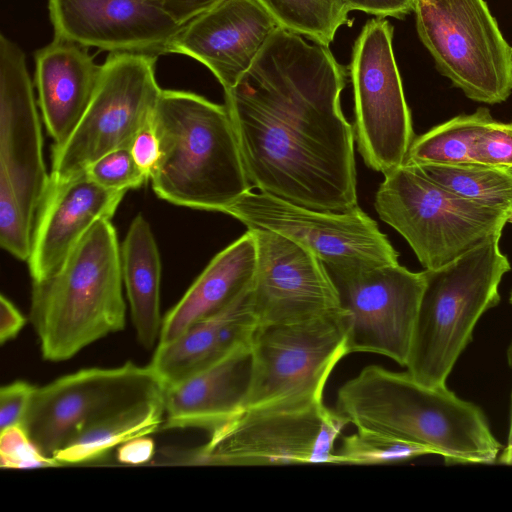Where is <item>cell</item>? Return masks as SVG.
<instances>
[{
    "label": "cell",
    "mask_w": 512,
    "mask_h": 512,
    "mask_svg": "<svg viewBox=\"0 0 512 512\" xmlns=\"http://www.w3.org/2000/svg\"><path fill=\"white\" fill-rule=\"evenodd\" d=\"M346 68L328 46L279 27L224 91L251 188L319 211L358 206Z\"/></svg>",
    "instance_id": "obj_1"
},
{
    "label": "cell",
    "mask_w": 512,
    "mask_h": 512,
    "mask_svg": "<svg viewBox=\"0 0 512 512\" xmlns=\"http://www.w3.org/2000/svg\"><path fill=\"white\" fill-rule=\"evenodd\" d=\"M336 410L356 428L424 445L450 463H494L501 449L478 406L407 371L364 367L339 388Z\"/></svg>",
    "instance_id": "obj_2"
},
{
    "label": "cell",
    "mask_w": 512,
    "mask_h": 512,
    "mask_svg": "<svg viewBox=\"0 0 512 512\" xmlns=\"http://www.w3.org/2000/svg\"><path fill=\"white\" fill-rule=\"evenodd\" d=\"M152 126L160 158L150 180L161 199L222 212L252 189L225 104L193 92L162 89Z\"/></svg>",
    "instance_id": "obj_3"
},
{
    "label": "cell",
    "mask_w": 512,
    "mask_h": 512,
    "mask_svg": "<svg viewBox=\"0 0 512 512\" xmlns=\"http://www.w3.org/2000/svg\"><path fill=\"white\" fill-rule=\"evenodd\" d=\"M121 247L99 219L50 277L32 282L29 320L42 358L66 361L126 323Z\"/></svg>",
    "instance_id": "obj_4"
},
{
    "label": "cell",
    "mask_w": 512,
    "mask_h": 512,
    "mask_svg": "<svg viewBox=\"0 0 512 512\" xmlns=\"http://www.w3.org/2000/svg\"><path fill=\"white\" fill-rule=\"evenodd\" d=\"M500 237L494 235L454 261L423 271L425 285L405 366L418 382L445 386L477 321L498 305L499 284L511 269Z\"/></svg>",
    "instance_id": "obj_5"
},
{
    "label": "cell",
    "mask_w": 512,
    "mask_h": 512,
    "mask_svg": "<svg viewBox=\"0 0 512 512\" xmlns=\"http://www.w3.org/2000/svg\"><path fill=\"white\" fill-rule=\"evenodd\" d=\"M383 222L425 269L444 266L502 230L510 215L461 198L403 163L384 175L374 201Z\"/></svg>",
    "instance_id": "obj_6"
},
{
    "label": "cell",
    "mask_w": 512,
    "mask_h": 512,
    "mask_svg": "<svg viewBox=\"0 0 512 512\" xmlns=\"http://www.w3.org/2000/svg\"><path fill=\"white\" fill-rule=\"evenodd\" d=\"M250 349L251 378L243 409L323 404L331 372L348 355L345 312L259 325Z\"/></svg>",
    "instance_id": "obj_7"
},
{
    "label": "cell",
    "mask_w": 512,
    "mask_h": 512,
    "mask_svg": "<svg viewBox=\"0 0 512 512\" xmlns=\"http://www.w3.org/2000/svg\"><path fill=\"white\" fill-rule=\"evenodd\" d=\"M418 35L438 70L477 102L512 92V46L484 0H415Z\"/></svg>",
    "instance_id": "obj_8"
},
{
    "label": "cell",
    "mask_w": 512,
    "mask_h": 512,
    "mask_svg": "<svg viewBox=\"0 0 512 512\" xmlns=\"http://www.w3.org/2000/svg\"><path fill=\"white\" fill-rule=\"evenodd\" d=\"M349 420L324 403L243 409L210 432L188 462L217 466L331 464Z\"/></svg>",
    "instance_id": "obj_9"
},
{
    "label": "cell",
    "mask_w": 512,
    "mask_h": 512,
    "mask_svg": "<svg viewBox=\"0 0 512 512\" xmlns=\"http://www.w3.org/2000/svg\"><path fill=\"white\" fill-rule=\"evenodd\" d=\"M156 60L141 53L108 55L85 114L67 142L52 151L49 182L71 179L106 153L130 148L138 132L151 123L162 91L155 77Z\"/></svg>",
    "instance_id": "obj_10"
},
{
    "label": "cell",
    "mask_w": 512,
    "mask_h": 512,
    "mask_svg": "<svg viewBox=\"0 0 512 512\" xmlns=\"http://www.w3.org/2000/svg\"><path fill=\"white\" fill-rule=\"evenodd\" d=\"M392 37L389 21L370 19L354 43L350 64L357 150L383 175L405 162L415 138Z\"/></svg>",
    "instance_id": "obj_11"
},
{
    "label": "cell",
    "mask_w": 512,
    "mask_h": 512,
    "mask_svg": "<svg viewBox=\"0 0 512 512\" xmlns=\"http://www.w3.org/2000/svg\"><path fill=\"white\" fill-rule=\"evenodd\" d=\"M164 392L149 365L126 362L113 368L81 369L36 386L21 426L37 448L53 458L89 423Z\"/></svg>",
    "instance_id": "obj_12"
},
{
    "label": "cell",
    "mask_w": 512,
    "mask_h": 512,
    "mask_svg": "<svg viewBox=\"0 0 512 512\" xmlns=\"http://www.w3.org/2000/svg\"><path fill=\"white\" fill-rule=\"evenodd\" d=\"M222 213L248 229L269 230L292 240L326 268L398 263L386 235L359 206L344 212L319 211L251 189Z\"/></svg>",
    "instance_id": "obj_13"
},
{
    "label": "cell",
    "mask_w": 512,
    "mask_h": 512,
    "mask_svg": "<svg viewBox=\"0 0 512 512\" xmlns=\"http://www.w3.org/2000/svg\"><path fill=\"white\" fill-rule=\"evenodd\" d=\"M347 323L348 354L373 353L406 366L425 280L399 263L326 268Z\"/></svg>",
    "instance_id": "obj_14"
},
{
    "label": "cell",
    "mask_w": 512,
    "mask_h": 512,
    "mask_svg": "<svg viewBox=\"0 0 512 512\" xmlns=\"http://www.w3.org/2000/svg\"><path fill=\"white\" fill-rule=\"evenodd\" d=\"M248 230L257 245L249 297L258 326L299 322L342 310L335 284L319 258L278 233Z\"/></svg>",
    "instance_id": "obj_15"
},
{
    "label": "cell",
    "mask_w": 512,
    "mask_h": 512,
    "mask_svg": "<svg viewBox=\"0 0 512 512\" xmlns=\"http://www.w3.org/2000/svg\"><path fill=\"white\" fill-rule=\"evenodd\" d=\"M0 173L12 183L34 229L50 180L43 160L40 118L23 50L0 35Z\"/></svg>",
    "instance_id": "obj_16"
},
{
    "label": "cell",
    "mask_w": 512,
    "mask_h": 512,
    "mask_svg": "<svg viewBox=\"0 0 512 512\" xmlns=\"http://www.w3.org/2000/svg\"><path fill=\"white\" fill-rule=\"evenodd\" d=\"M54 38L110 53L159 56L183 25L155 0H48Z\"/></svg>",
    "instance_id": "obj_17"
},
{
    "label": "cell",
    "mask_w": 512,
    "mask_h": 512,
    "mask_svg": "<svg viewBox=\"0 0 512 512\" xmlns=\"http://www.w3.org/2000/svg\"><path fill=\"white\" fill-rule=\"evenodd\" d=\"M279 27L256 0H222L184 24L169 53L202 63L225 91L251 67Z\"/></svg>",
    "instance_id": "obj_18"
},
{
    "label": "cell",
    "mask_w": 512,
    "mask_h": 512,
    "mask_svg": "<svg viewBox=\"0 0 512 512\" xmlns=\"http://www.w3.org/2000/svg\"><path fill=\"white\" fill-rule=\"evenodd\" d=\"M126 192L108 190L86 171L49 182L38 211L28 260L32 282L53 275L99 219H111Z\"/></svg>",
    "instance_id": "obj_19"
},
{
    "label": "cell",
    "mask_w": 512,
    "mask_h": 512,
    "mask_svg": "<svg viewBox=\"0 0 512 512\" xmlns=\"http://www.w3.org/2000/svg\"><path fill=\"white\" fill-rule=\"evenodd\" d=\"M251 368L248 344L165 388L161 429L200 428L212 432L234 418L244 408Z\"/></svg>",
    "instance_id": "obj_20"
},
{
    "label": "cell",
    "mask_w": 512,
    "mask_h": 512,
    "mask_svg": "<svg viewBox=\"0 0 512 512\" xmlns=\"http://www.w3.org/2000/svg\"><path fill=\"white\" fill-rule=\"evenodd\" d=\"M101 65L87 47L54 38L35 53V86L45 126L60 149L76 129L95 93Z\"/></svg>",
    "instance_id": "obj_21"
},
{
    "label": "cell",
    "mask_w": 512,
    "mask_h": 512,
    "mask_svg": "<svg viewBox=\"0 0 512 512\" xmlns=\"http://www.w3.org/2000/svg\"><path fill=\"white\" fill-rule=\"evenodd\" d=\"M249 289L225 308L192 324L174 340L157 344L148 365L165 388L250 343L255 323L246 306Z\"/></svg>",
    "instance_id": "obj_22"
},
{
    "label": "cell",
    "mask_w": 512,
    "mask_h": 512,
    "mask_svg": "<svg viewBox=\"0 0 512 512\" xmlns=\"http://www.w3.org/2000/svg\"><path fill=\"white\" fill-rule=\"evenodd\" d=\"M257 265L256 239L247 230L219 252L163 317L158 344L177 338L192 324L220 311L246 291Z\"/></svg>",
    "instance_id": "obj_23"
},
{
    "label": "cell",
    "mask_w": 512,
    "mask_h": 512,
    "mask_svg": "<svg viewBox=\"0 0 512 512\" xmlns=\"http://www.w3.org/2000/svg\"><path fill=\"white\" fill-rule=\"evenodd\" d=\"M121 269L137 340L151 349L159 341L163 322L161 261L150 224L141 214L131 222L121 245Z\"/></svg>",
    "instance_id": "obj_24"
},
{
    "label": "cell",
    "mask_w": 512,
    "mask_h": 512,
    "mask_svg": "<svg viewBox=\"0 0 512 512\" xmlns=\"http://www.w3.org/2000/svg\"><path fill=\"white\" fill-rule=\"evenodd\" d=\"M164 395L135 403L101 417L79 430L53 458L60 464H80L105 456L113 448L162 428Z\"/></svg>",
    "instance_id": "obj_25"
},
{
    "label": "cell",
    "mask_w": 512,
    "mask_h": 512,
    "mask_svg": "<svg viewBox=\"0 0 512 512\" xmlns=\"http://www.w3.org/2000/svg\"><path fill=\"white\" fill-rule=\"evenodd\" d=\"M412 165L461 198L512 214V169L477 162Z\"/></svg>",
    "instance_id": "obj_26"
},
{
    "label": "cell",
    "mask_w": 512,
    "mask_h": 512,
    "mask_svg": "<svg viewBox=\"0 0 512 512\" xmlns=\"http://www.w3.org/2000/svg\"><path fill=\"white\" fill-rule=\"evenodd\" d=\"M490 117L488 109L479 108L473 114L454 117L415 137L404 163L451 165L477 162L476 141Z\"/></svg>",
    "instance_id": "obj_27"
},
{
    "label": "cell",
    "mask_w": 512,
    "mask_h": 512,
    "mask_svg": "<svg viewBox=\"0 0 512 512\" xmlns=\"http://www.w3.org/2000/svg\"><path fill=\"white\" fill-rule=\"evenodd\" d=\"M256 1L281 28L328 47L350 12L345 0Z\"/></svg>",
    "instance_id": "obj_28"
},
{
    "label": "cell",
    "mask_w": 512,
    "mask_h": 512,
    "mask_svg": "<svg viewBox=\"0 0 512 512\" xmlns=\"http://www.w3.org/2000/svg\"><path fill=\"white\" fill-rule=\"evenodd\" d=\"M427 454L434 453L424 445L357 428L355 433L342 438L340 448L334 450L331 464H388Z\"/></svg>",
    "instance_id": "obj_29"
},
{
    "label": "cell",
    "mask_w": 512,
    "mask_h": 512,
    "mask_svg": "<svg viewBox=\"0 0 512 512\" xmlns=\"http://www.w3.org/2000/svg\"><path fill=\"white\" fill-rule=\"evenodd\" d=\"M33 242V229L27 223L14 187L0 173V244L22 261H28Z\"/></svg>",
    "instance_id": "obj_30"
},
{
    "label": "cell",
    "mask_w": 512,
    "mask_h": 512,
    "mask_svg": "<svg viewBox=\"0 0 512 512\" xmlns=\"http://www.w3.org/2000/svg\"><path fill=\"white\" fill-rule=\"evenodd\" d=\"M85 171L97 184L112 191L127 192L129 189H137L148 180L135 162L130 148H119L106 153Z\"/></svg>",
    "instance_id": "obj_31"
},
{
    "label": "cell",
    "mask_w": 512,
    "mask_h": 512,
    "mask_svg": "<svg viewBox=\"0 0 512 512\" xmlns=\"http://www.w3.org/2000/svg\"><path fill=\"white\" fill-rule=\"evenodd\" d=\"M0 465L2 468H38L61 465L44 455L21 425L0 431Z\"/></svg>",
    "instance_id": "obj_32"
},
{
    "label": "cell",
    "mask_w": 512,
    "mask_h": 512,
    "mask_svg": "<svg viewBox=\"0 0 512 512\" xmlns=\"http://www.w3.org/2000/svg\"><path fill=\"white\" fill-rule=\"evenodd\" d=\"M476 161L512 169V122L488 118L476 141Z\"/></svg>",
    "instance_id": "obj_33"
},
{
    "label": "cell",
    "mask_w": 512,
    "mask_h": 512,
    "mask_svg": "<svg viewBox=\"0 0 512 512\" xmlns=\"http://www.w3.org/2000/svg\"><path fill=\"white\" fill-rule=\"evenodd\" d=\"M36 386L16 380L0 389V431L21 425Z\"/></svg>",
    "instance_id": "obj_34"
},
{
    "label": "cell",
    "mask_w": 512,
    "mask_h": 512,
    "mask_svg": "<svg viewBox=\"0 0 512 512\" xmlns=\"http://www.w3.org/2000/svg\"><path fill=\"white\" fill-rule=\"evenodd\" d=\"M130 150L137 165L150 179L160 158V144L152 121L138 132Z\"/></svg>",
    "instance_id": "obj_35"
},
{
    "label": "cell",
    "mask_w": 512,
    "mask_h": 512,
    "mask_svg": "<svg viewBox=\"0 0 512 512\" xmlns=\"http://www.w3.org/2000/svg\"><path fill=\"white\" fill-rule=\"evenodd\" d=\"M350 11H362L377 17L402 18L414 9L415 0H345Z\"/></svg>",
    "instance_id": "obj_36"
},
{
    "label": "cell",
    "mask_w": 512,
    "mask_h": 512,
    "mask_svg": "<svg viewBox=\"0 0 512 512\" xmlns=\"http://www.w3.org/2000/svg\"><path fill=\"white\" fill-rule=\"evenodd\" d=\"M171 18L184 25L222 0H155Z\"/></svg>",
    "instance_id": "obj_37"
},
{
    "label": "cell",
    "mask_w": 512,
    "mask_h": 512,
    "mask_svg": "<svg viewBox=\"0 0 512 512\" xmlns=\"http://www.w3.org/2000/svg\"><path fill=\"white\" fill-rule=\"evenodd\" d=\"M155 444L148 436L133 438L117 448V459L122 464L147 463L154 456Z\"/></svg>",
    "instance_id": "obj_38"
},
{
    "label": "cell",
    "mask_w": 512,
    "mask_h": 512,
    "mask_svg": "<svg viewBox=\"0 0 512 512\" xmlns=\"http://www.w3.org/2000/svg\"><path fill=\"white\" fill-rule=\"evenodd\" d=\"M25 316L4 295L0 297V342H6L17 337L26 324Z\"/></svg>",
    "instance_id": "obj_39"
},
{
    "label": "cell",
    "mask_w": 512,
    "mask_h": 512,
    "mask_svg": "<svg viewBox=\"0 0 512 512\" xmlns=\"http://www.w3.org/2000/svg\"><path fill=\"white\" fill-rule=\"evenodd\" d=\"M509 301L512 304V290L510 293ZM507 361H508L509 366L512 369V343L510 344L509 348L507 349ZM505 448L512 449V392H511V399H510L508 437H507V445Z\"/></svg>",
    "instance_id": "obj_40"
},
{
    "label": "cell",
    "mask_w": 512,
    "mask_h": 512,
    "mask_svg": "<svg viewBox=\"0 0 512 512\" xmlns=\"http://www.w3.org/2000/svg\"><path fill=\"white\" fill-rule=\"evenodd\" d=\"M498 461L503 464L512 465V449L505 448Z\"/></svg>",
    "instance_id": "obj_41"
},
{
    "label": "cell",
    "mask_w": 512,
    "mask_h": 512,
    "mask_svg": "<svg viewBox=\"0 0 512 512\" xmlns=\"http://www.w3.org/2000/svg\"><path fill=\"white\" fill-rule=\"evenodd\" d=\"M508 223H512V214L509 217Z\"/></svg>",
    "instance_id": "obj_42"
}]
</instances>
